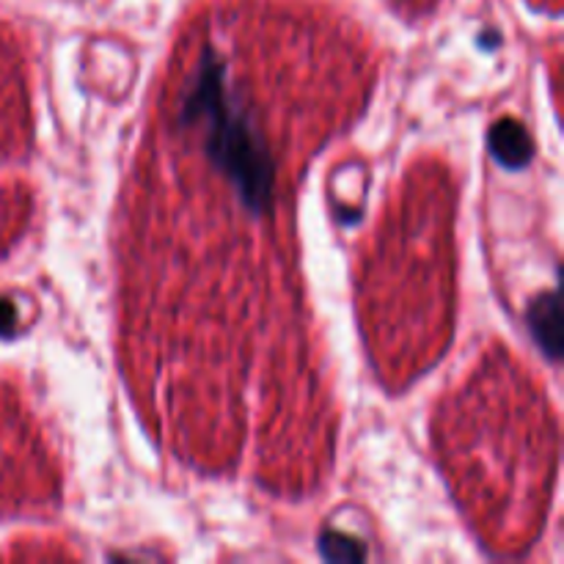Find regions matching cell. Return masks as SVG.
Instances as JSON below:
<instances>
[{"instance_id":"cell-3","label":"cell","mask_w":564,"mask_h":564,"mask_svg":"<svg viewBox=\"0 0 564 564\" xmlns=\"http://www.w3.org/2000/svg\"><path fill=\"white\" fill-rule=\"evenodd\" d=\"M529 328H532L538 345L549 352L551 361L562 356V306L556 292H549L545 297H538L529 308Z\"/></svg>"},{"instance_id":"cell-4","label":"cell","mask_w":564,"mask_h":564,"mask_svg":"<svg viewBox=\"0 0 564 564\" xmlns=\"http://www.w3.org/2000/svg\"><path fill=\"white\" fill-rule=\"evenodd\" d=\"M319 549H323L325 560H334V562H339V560L358 562V560H364V554H367L361 543H356V540L345 538V534H336V532L325 534V538L319 540Z\"/></svg>"},{"instance_id":"cell-2","label":"cell","mask_w":564,"mask_h":564,"mask_svg":"<svg viewBox=\"0 0 564 564\" xmlns=\"http://www.w3.org/2000/svg\"><path fill=\"white\" fill-rule=\"evenodd\" d=\"M490 152L505 169H523L534 158V143L527 127L516 119H501L490 127Z\"/></svg>"},{"instance_id":"cell-1","label":"cell","mask_w":564,"mask_h":564,"mask_svg":"<svg viewBox=\"0 0 564 564\" xmlns=\"http://www.w3.org/2000/svg\"><path fill=\"white\" fill-rule=\"evenodd\" d=\"M180 124L202 132L207 158L237 187L248 207L257 213L270 207L275 160L237 97H231L226 69L215 50H204L193 80L182 91Z\"/></svg>"}]
</instances>
